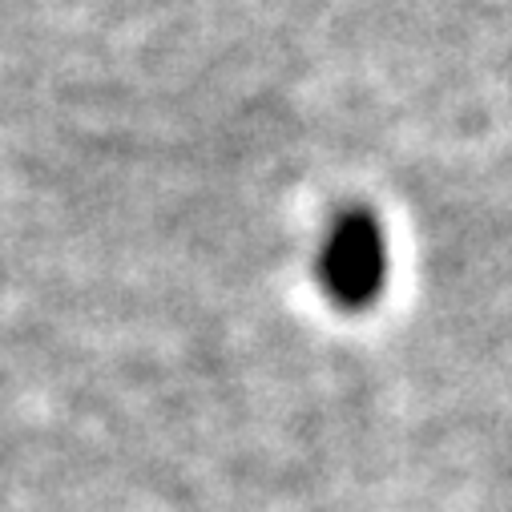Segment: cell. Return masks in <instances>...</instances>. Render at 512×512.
Here are the masks:
<instances>
[{
	"label": "cell",
	"instance_id": "6da1fadb",
	"mask_svg": "<svg viewBox=\"0 0 512 512\" xmlns=\"http://www.w3.org/2000/svg\"><path fill=\"white\" fill-rule=\"evenodd\" d=\"M379 238H375V226L355 218V222H343L327 246V259H323V271H327V283L339 299H363L371 295L375 279H379Z\"/></svg>",
	"mask_w": 512,
	"mask_h": 512
}]
</instances>
